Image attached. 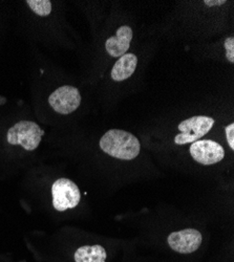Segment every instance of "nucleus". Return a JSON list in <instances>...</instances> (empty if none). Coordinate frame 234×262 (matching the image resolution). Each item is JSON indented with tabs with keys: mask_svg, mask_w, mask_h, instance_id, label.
Instances as JSON below:
<instances>
[{
	"mask_svg": "<svg viewBox=\"0 0 234 262\" xmlns=\"http://www.w3.org/2000/svg\"><path fill=\"white\" fill-rule=\"evenodd\" d=\"M100 148L115 159L132 161L139 156L141 145L139 140L129 131L111 129L101 138Z\"/></svg>",
	"mask_w": 234,
	"mask_h": 262,
	"instance_id": "f257e3e1",
	"label": "nucleus"
},
{
	"mask_svg": "<svg viewBox=\"0 0 234 262\" xmlns=\"http://www.w3.org/2000/svg\"><path fill=\"white\" fill-rule=\"evenodd\" d=\"M44 136L45 131L36 123L21 121L9 129L7 139L11 145H19L28 151H34L38 148Z\"/></svg>",
	"mask_w": 234,
	"mask_h": 262,
	"instance_id": "f03ea898",
	"label": "nucleus"
},
{
	"mask_svg": "<svg viewBox=\"0 0 234 262\" xmlns=\"http://www.w3.org/2000/svg\"><path fill=\"white\" fill-rule=\"evenodd\" d=\"M215 125V120L206 116H195L179 124L180 135L175 138L177 145L193 144L206 136Z\"/></svg>",
	"mask_w": 234,
	"mask_h": 262,
	"instance_id": "7ed1b4c3",
	"label": "nucleus"
},
{
	"mask_svg": "<svg viewBox=\"0 0 234 262\" xmlns=\"http://www.w3.org/2000/svg\"><path fill=\"white\" fill-rule=\"evenodd\" d=\"M53 206L59 212L76 208L81 200L78 186L69 179H59L52 186Z\"/></svg>",
	"mask_w": 234,
	"mask_h": 262,
	"instance_id": "20e7f679",
	"label": "nucleus"
},
{
	"mask_svg": "<svg viewBox=\"0 0 234 262\" xmlns=\"http://www.w3.org/2000/svg\"><path fill=\"white\" fill-rule=\"evenodd\" d=\"M189 151L197 163L205 166L220 163L225 158L223 146L212 140H198L191 144Z\"/></svg>",
	"mask_w": 234,
	"mask_h": 262,
	"instance_id": "39448f33",
	"label": "nucleus"
},
{
	"mask_svg": "<svg viewBox=\"0 0 234 262\" xmlns=\"http://www.w3.org/2000/svg\"><path fill=\"white\" fill-rule=\"evenodd\" d=\"M49 103L56 113L69 115L77 111L81 104V95L77 87L65 85L57 89L49 98Z\"/></svg>",
	"mask_w": 234,
	"mask_h": 262,
	"instance_id": "423d86ee",
	"label": "nucleus"
},
{
	"mask_svg": "<svg viewBox=\"0 0 234 262\" xmlns=\"http://www.w3.org/2000/svg\"><path fill=\"white\" fill-rule=\"evenodd\" d=\"M170 249L179 254L195 253L203 243V236L196 229H185L177 231L168 236Z\"/></svg>",
	"mask_w": 234,
	"mask_h": 262,
	"instance_id": "0eeeda50",
	"label": "nucleus"
},
{
	"mask_svg": "<svg viewBox=\"0 0 234 262\" xmlns=\"http://www.w3.org/2000/svg\"><path fill=\"white\" fill-rule=\"evenodd\" d=\"M133 39V30L129 26H122L118 29L115 36L105 42V50L112 57L119 58L125 55L131 47Z\"/></svg>",
	"mask_w": 234,
	"mask_h": 262,
	"instance_id": "6e6552de",
	"label": "nucleus"
},
{
	"mask_svg": "<svg viewBox=\"0 0 234 262\" xmlns=\"http://www.w3.org/2000/svg\"><path fill=\"white\" fill-rule=\"evenodd\" d=\"M138 64V58L134 54H125L119 58L112 70V79L121 82L132 77Z\"/></svg>",
	"mask_w": 234,
	"mask_h": 262,
	"instance_id": "1a4fd4ad",
	"label": "nucleus"
},
{
	"mask_svg": "<svg viewBox=\"0 0 234 262\" xmlns=\"http://www.w3.org/2000/svg\"><path fill=\"white\" fill-rule=\"evenodd\" d=\"M108 254L102 246H84L75 253L76 262H105Z\"/></svg>",
	"mask_w": 234,
	"mask_h": 262,
	"instance_id": "9d476101",
	"label": "nucleus"
},
{
	"mask_svg": "<svg viewBox=\"0 0 234 262\" xmlns=\"http://www.w3.org/2000/svg\"><path fill=\"white\" fill-rule=\"evenodd\" d=\"M27 4L35 14L41 17H46L52 12V3L49 0H28Z\"/></svg>",
	"mask_w": 234,
	"mask_h": 262,
	"instance_id": "9b49d317",
	"label": "nucleus"
},
{
	"mask_svg": "<svg viewBox=\"0 0 234 262\" xmlns=\"http://www.w3.org/2000/svg\"><path fill=\"white\" fill-rule=\"evenodd\" d=\"M225 49H226V57L229 62H234V38L228 37L225 40Z\"/></svg>",
	"mask_w": 234,
	"mask_h": 262,
	"instance_id": "f8f14e48",
	"label": "nucleus"
},
{
	"mask_svg": "<svg viewBox=\"0 0 234 262\" xmlns=\"http://www.w3.org/2000/svg\"><path fill=\"white\" fill-rule=\"evenodd\" d=\"M226 137L231 150H233L234 149V124L233 123H231L226 127Z\"/></svg>",
	"mask_w": 234,
	"mask_h": 262,
	"instance_id": "ddd939ff",
	"label": "nucleus"
},
{
	"mask_svg": "<svg viewBox=\"0 0 234 262\" xmlns=\"http://www.w3.org/2000/svg\"><path fill=\"white\" fill-rule=\"evenodd\" d=\"M226 0H205L204 4L208 7H219L226 4Z\"/></svg>",
	"mask_w": 234,
	"mask_h": 262,
	"instance_id": "4468645a",
	"label": "nucleus"
}]
</instances>
